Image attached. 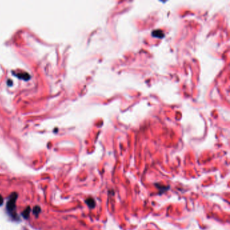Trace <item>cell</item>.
Returning a JSON list of instances; mask_svg holds the SVG:
<instances>
[{"label": "cell", "instance_id": "6da1fadb", "mask_svg": "<svg viewBox=\"0 0 230 230\" xmlns=\"http://www.w3.org/2000/svg\"><path fill=\"white\" fill-rule=\"evenodd\" d=\"M18 194L16 192L12 193L9 196V199L7 200L6 204V210L7 213L10 215V217L13 219L15 220H18L19 219L17 216L16 211V202Z\"/></svg>", "mask_w": 230, "mask_h": 230}, {"label": "cell", "instance_id": "7a4b0ae2", "mask_svg": "<svg viewBox=\"0 0 230 230\" xmlns=\"http://www.w3.org/2000/svg\"><path fill=\"white\" fill-rule=\"evenodd\" d=\"M85 203L87 204V206L90 208V209H93V208H95V206H96L95 200H94V198L91 197L86 198L85 200Z\"/></svg>", "mask_w": 230, "mask_h": 230}, {"label": "cell", "instance_id": "3957f363", "mask_svg": "<svg viewBox=\"0 0 230 230\" xmlns=\"http://www.w3.org/2000/svg\"><path fill=\"white\" fill-rule=\"evenodd\" d=\"M30 213H31V207L30 206H27L24 210V211L22 213V215L23 216V217L25 219H27L29 218V216H30Z\"/></svg>", "mask_w": 230, "mask_h": 230}, {"label": "cell", "instance_id": "277c9868", "mask_svg": "<svg viewBox=\"0 0 230 230\" xmlns=\"http://www.w3.org/2000/svg\"><path fill=\"white\" fill-rule=\"evenodd\" d=\"M155 185L156 186V187L157 188H158V190H159V191L163 192H164L165 191H167V190L170 189V186H162V185H161V184H155Z\"/></svg>", "mask_w": 230, "mask_h": 230}, {"label": "cell", "instance_id": "5b68a950", "mask_svg": "<svg viewBox=\"0 0 230 230\" xmlns=\"http://www.w3.org/2000/svg\"><path fill=\"white\" fill-rule=\"evenodd\" d=\"M41 209L39 206H35L33 209V215H34L36 217H38L39 213H41Z\"/></svg>", "mask_w": 230, "mask_h": 230}, {"label": "cell", "instance_id": "8992f818", "mask_svg": "<svg viewBox=\"0 0 230 230\" xmlns=\"http://www.w3.org/2000/svg\"><path fill=\"white\" fill-rule=\"evenodd\" d=\"M3 204V198L2 196L0 195V206H1Z\"/></svg>", "mask_w": 230, "mask_h": 230}]
</instances>
